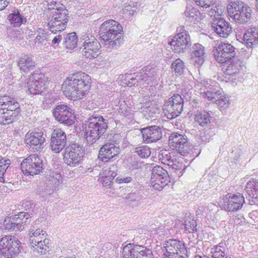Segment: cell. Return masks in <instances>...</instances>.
I'll return each instance as SVG.
<instances>
[{
    "instance_id": "obj_1",
    "label": "cell",
    "mask_w": 258,
    "mask_h": 258,
    "mask_svg": "<svg viewBox=\"0 0 258 258\" xmlns=\"http://www.w3.org/2000/svg\"><path fill=\"white\" fill-rule=\"evenodd\" d=\"M92 81L89 76L79 72L71 75L63 83L62 90L64 95L73 101L85 97L91 88Z\"/></svg>"
},
{
    "instance_id": "obj_2",
    "label": "cell",
    "mask_w": 258,
    "mask_h": 258,
    "mask_svg": "<svg viewBox=\"0 0 258 258\" xmlns=\"http://www.w3.org/2000/svg\"><path fill=\"white\" fill-rule=\"evenodd\" d=\"M69 20L68 12L64 6L59 2L50 3L47 10V21L49 31L58 33L66 29Z\"/></svg>"
},
{
    "instance_id": "obj_3",
    "label": "cell",
    "mask_w": 258,
    "mask_h": 258,
    "mask_svg": "<svg viewBox=\"0 0 258 258\" xmlns=\"http://www.w3.org/2000/svg\"><path fill=\"white\" fill-rule=\"evenodd\" d=\"M99 34L102 40L108 47L117 48L123 41L124 32L121 24L110 20L103 23L100 27Z\"/></svg>"
},
{
    "instance_id": "obj_4",
    "label": "cell",
    "mask_w": 258,
    "mask_h": 258,
    "mask_svg": "<svg viewBox=\"0 0 258 258\" xmlns=\"http://www.w3.org/2000/svg\"><path fill=\"white\" fill-rule=\"evenodd\" d=\"M107 127V121L101 116L90 117L84 126L85 137L87 144L90 145L95 144L104 134Z\"/></svg>"
},
{
    "instance_id": "obj_5",
    "label": "cell",
    "mask_w": 258,
    "mask_h": 258,
    "mask_svg": "<svg viewBox=\"0 0 258 258\" xmlns=\"http://www.w3.org/2000/svg\"><path fill=\"white\" fill-rule=\"evenodd\" d=\"M20 113V107L16 101L9 97H1L0 122L2 125L15 123L19 118Z\"/></svg>"
},
{
    "instance_id": "obj_6",
    "label": "cell",
    "mask_w": 258,
    "mask_h": 258,
    "mask_svg": "<svg viewBox=\"0 0 258 258\" xmlns=\"http://www.w3.org/2000/svg\"><path fill=\"white\" fill-rule=\"evenodd\" d=\"M29 239L32 248L38 254H47L51 249L50 240L46 232L42 229L32 231Z\"/></svg>"
},
{
    "instance_id": "obj_7",
    "label": "cell",
    "mask_w": 258,
    "mask_h": 258,
    "mask_svg": "<svg viewBox=\"0 0 258 258\" xmlns=\"http://www.w3.org/2000/svg\"><path fill=\"white\" fill-rule=\"evenodd\" d=\"M227 11L230 17L239 23L248 22L251 16L249 6L239 1L231 2L227 7Z\"/></svg>"
},
{
    "instance_id": "obj_8",
    "label": "cell",
    "mask_w": 258,
    "mask_h": 258,
    "mask_svg": "<svg viewBox=\"0 0 258 258\" xmlns=\"http://www.w3.org/2000/svg\"><path fill=\"white\" fill-rule=\"evenodd\" d=\"M0 250L5 257L12 258L17 256L21 252L22 245L15 237L6 236L3 237L0 242Z\"/></svg>"
},
{
    "instance_id": "obj_9",
    "label": "cell",
    "mask_w": 258,
    "mask_h": 258,
    "mask_svg": "<svg viewBox=\"0 0 258 258\" xmlns=\"http://www.w3.org/2000/svg\"><path fill=\"white\" fill-rule=\"evenodd\" d=\"M31 220L30 215L27 212L7 217L4 222V227L10 231H20L24 229Z\"/></svg>"
},
{
    "instance_id": "obj_10",
    "label": "cell",
    "mask_w": 258,
    "mask_h": 258,
    "mask_svg": "<svg viewBox=\"0 0 258 258\" xmlns=\"http://www.w3.org/2000/svg\"><path fill=\"white\" fill-rule=\"evenodd\" d=\"M163 258H188L185 244L176 240H169L164 243Z\"/></svg>"
},
{
    "instance_id": "obj_11",
    "label": "cell",
    "mask_w": 258,
    "mask_h": 258,
    "mask_svg": "<svg viewBox=\"0 0 258 258\" xmlns=\"http://www.w3.org/2000/svg\"><path fill=\"white\" fill-rule=\"evenodd\" d=\"M21 169L24 175L34 176L43 172L44 164L40 157L37 155H31L22 162Z\"/></svg>"
},
{
    "instance_id": "obj_12",
    "label": "cell",
    "mask_w": 258,
    "mask_h": 258,
    "mask_svg": "<svg viewBox=\"0 0 258 258\" xmlns=\"http://www.w3.org/2000/svg\"><path fill=\"white\" fill-rule=\"evenodd\" d=\"M183 106L184 101L182 97L176 95L165 102L163 108V113L167 118L173 119L182 113Z\"/></svg>"
},
{
    "instance_id": "obj_13",
    "label": "cell",
    "mask_w": 258,
    "mask_h": 258,
    "mask_svg": "<svg viewBox=\"0 0 258 258\" xmlns=\"http://www.w3.org/2000/svg\"><path fill=\"white\" fill-rule=\"evenodd\" d=\"M84 153L82 146L77 144H72L64 151V161L68 166H76L82 161Z\"/></svg>"
},
{
    "instance_id": "obj_14",
    "label": "cell",
    "mask_w": 258,
    "mask_h": 258,
    "mask_svg": "<svg viewBox=\"0 0 258 258\" xmlns=\"http://www.w3.org/2000/svg\"><path fill=\"white\" fill-rule=\"evenodd\" d=\"M81 50L83 55L89 59L97 58L101 52L99 43L94 36L91 35H88L84 38Z\"/></svg>"
},
{
    "instance_id": "obj_15",
    "label": "cell",
    "mask_w": 258,
    "mask_h": 258,
    "mask_svg": "<svg viewBox=\"0 0 258 258\" xmlns=\"http://www.w3.org/2000/svg\"><path fill=\"white\" fill-rule=\"evenodd\" d=\"M170 177L166 171L161 166H155L152 170L150 180L152 187L158 191L162 190L169 183Z\"/></svg>"
},
{
    "instance_id": "obj_16",
    "label": "cell",
    "mask_w": 258,
    "mask_h": 258,
    "mask_svg": "<svg viewBox=\"0 0 258 258\" xmlns=\"http://www.w3.org/2000/svg\"><path fill=\"white\" fill-rule=\"evenodd\" d=\"M53 115L59 123L68 126L73 125L76 121L74 112L66 105L57 106L53 111Z\"/></svg>"
},
{
    "instance_id": "obj_17",
    "label": "cell",
    "mask_w": 258,
    "mask_h": 258,
    "mask_svg": "<svg viewBox=\"0 0 258 258\" xmlns=\"http://www.w3.org/2000/svg\"><path fill=\"white\" fill-rule=\"evenodd\" d=\"M123 258H154L148 249L135 244H128L123 249Z\"/></svg>"
},
{
    "instance_id": "obj_18",
    "label": "cell",
    "mask_w": 258,
    "mask_h": 258,
    "mask_svg": "<svg viewBox=\"0 0 258 258\" xmlns=\"http://www.w3.org/2000/svg\"><path fill=\"white\" fill-rule=\"evenodd\" d=\"M27 86L32 94L40 95L45 91L48 86V80L43 74L35 73L30 77Z\"/></svg>"
},
{
    "instance_id": "obj_19",
    "label": "cell",
    "mask_w": 258,
    "mask_h": 258,
    "mask_svg": "<svg viewBox=\"0 0 258 258\" xmlns=\"http://www.w3.org/2000/svg\"><path fill=\"white\" fill-rule=\"evenodd\" d=\"M244 202V198L241 194H231L223 199L222 208L228 212H236L242 209Z\"/></svg>"
},
{
    "instance_id": "obj_20",
    "label": "cell",
    "mask_w": 258,
    "mask_h": 258,
    "mask_svg": "<svg viewBox=\"0 0 258 258\" xmlns=\"http://www.w3.org/2000/svg\"><path fill=\"white\" fill-rule=\"evenodd\" d=\"M216 60L224 64L235 57L236 53L234 47L226 43H222L216 47L213 51Z\"/></svg>"
},
{
    "instance_id": "obj_21",
    "label": "cell",
    "mask_w": 258,
    "mask_h": 258,
    "mask_svg": "<svg viewBox=\"0 0 258 258\" xmlns=\"http://www.w3.org/2000/svg\"><path fill=\"white\" fill-rule=\"evenodd\" d=\"M25 143L32 150L40 151L43 148L45 138L41 131L33 130L26 135Z\"/></svg>"
},
{
    "instance_id": "obj_22",
    "label": "cell",
    "mask_w": 258,
    "mask_h": 258,
    "mask_svg": "<svg viewBox=\"0 0 258 258\" xmlns=\"http://www.w3.org/2000/svg\"><path fill=\"white\" fill-rule=\"evenodd\" d=\"M169 145L171 149L183 156H186L189 151V146L186 138L178 133L172 134L169 138Z\"/></svg>"
},
{
    "instance_id": "obj_23",
    "label": "cell",
    "mask_w": 258,
    "mask_h": 258,
    "mask_svg": "<svg viewBox=\"0 0 258 258\" xmlns=\"http://www.w3.org/2000/svg\"><path fill=\"white\" fill-rule=\"evenodd\" d=\"M190 43V37L186 32L176 35L172 40L171 46L175 53H184L188 48Z\"/></svg>"
},
{
    "instance_id": "obj_24",
    "label": "cell",
    "mask_w": 258,
    "mask_h": 258,
    "mask_svg": "<svg viewBox=\"0 0 258 258\" xmlns=\"http://www.w3.org/2000/svg\"><path fill=\"white\" fill-rule=\"evenodd\" d=\"M160 161L163 164L175 170H179L183 167V163L174 154L168 150H163L160 153Z\"/></svg>"
},
{
    "instance_id": "obj_25",
    "label": "cell",
    "mask_w": 258,
    "mask_h": 258,
    "mask_svg": "<svg viewBox=\"0 0 258 258\" xmlns=\"http://www.w3.org/2000/svg\"><path fill=\"white\" fill-rule=\"evenodd\" d=\"M67 137L61 129H57L54 131L51 137L50 147L54 152H60L65 146Z\"/></svg>"
},
{
    "instance_id": "obj_26",
    "label": "cell",
    "mask_w": 258,
    "mask_h": 258,
    "mask_svg": "<svg viewBox=\"0 0 258 258\" xmlns=\"http://www.w3.org/2000/svg\"><path fill=\"white\" fill-rule=\"evenodd\" d=\"M120 149L117 145L108 144L103 146L98 153V159L102 162H107L118 156Z\"/></svg>"
},
{
    "instance_id": "obj_27",
    "label": "cell",
    "mask_w": 258,
    "mask_h": 258,
    "mask_svg": "<svg viewBox=\"0 0 258 258\" xmlns=\"http://www.w3.org/2000/svg\"><path fill=\"white\" fill-rule=\"evenodd\" d=\"M144 141L145 143L152 144L156 143L162 138L161 129L157 126H151L143 129Z\"/></svg>"
},
{
    "instance_id": "obj_28",
    "label": "cell",
    "mask_w": 258,
    "mask_h": 258,
    "mask_svg": "<svg viewBox=\"0 0 258 258\" xmlns=\"http://www.w3.org/2000/svg\"><path fill=\"white\" fill-rule=\"evenodd\" d=\"M212 27L215 32L222 37L228 36L231 32L229 23L222 18H215L212 21Z\"/></svg>"
},
{
    "instance_id": "obj_29",
    "label": "cell",
    "mask_w": 258,
    "mask_h": 258,
    "mask_svg": "<svg viewBox=\"0 0 258 258\" xmlns=\"http://www.w3.org/2000/svg\"><path fill=\"white\" fill-rule=\"evenodd\" d=\"M190 54L192 60L198 65H201L204 60V48L200 45L195 44L193 46Z\"/></svg>"
},
{
    "instance_id": "obj_30",
    "label": "cell",
    "mask_w": 258,
    "mask_h": 258,
    "mask_svg": "<svg viewBox=\"0 0 258 258\" xmlns=\"http://www.w3.org/2000/svg\"><path fill=\"white\" fill-rule=\"evenodd\" d=\"M242 63L240 60L234 57L224 63L223 70L227 74H233L239 72Z\"/></svg>"
},
{
    "instance_id": "obj_31",
    "label": "cell",
    "mask_w": 258,
    "mask_h": 258,
    "mask_svg": "<svg viewBox=\"0 0 258 258\" xmlns=\"http://www.w3.org/2000/svg\"><path fill=\"white\" fill-rule=\"evenodd\" d=\"M243 40L248 47H254L258 43V30L256 28L248 30L244 34Z\"/></svg>"
},
{
    "instance_id": "obj_32",
    "label": "cell",
    "mask_w": 258,
    "mask_h": 258,
    "mask_svg": "<svg viewBox=\"0 0 258 258\" xmlns=\"http://www.w3.org/2000/svg\"><path fill=\"white\" fill-rule=\"evenodd\" d=\"M115 176V172L106 170L100 174L99 177V181L104 187L109 186L111 185Z\"/></svg>"
},
{
    "instance_id": "obj_33",
    "label": "cell",
    "mask_w": 258,
    "mask_h": 258,
    "mask_svg": "<svg viewBox=\"0 0 258 258\" xmlns=\"http://www.w3.org/2000/svg\"><path fill=\"white\" fill-rule=\"evenodd\" d=\"M18 66L22 71L28 72L35 68V64L31 58L23 57L18 62Z\"/></svg>"
},
{
    "instance_id": "obj_34",
    "label": "cell",
    "mask_w": 258,
    "mask_h": 258,
    "mask_svg": "<svg viewBox=\"0 0 258 258\" xmlns=\"http://www.w3.org/2000/svg\"><path fill=\"white\" fill-rule=\"evenodd\" d=\"M195 121L201 126H205L210 123V116L208 113L201 111L196 114Z\"/></svg>"
},
{
    "instance_id": "obj_35",
    "label": "cell",
    "mask_w": 258,
    "mask_h": 258,
    "mask_svg": "<svg viewBox=\"0 0 258 258\" xmlns=\"http://www.w3.org/2000/svg\"><path fill=\"white\" fill-rule=\"evenodd\" d=\"M78 40V36H77L76 33L72 32L67 35L64 44H65L67 48L73 50L77 47Z\"/></svg>"
},
{
    "instance_id": "obj_36",
    "label": "cell",
    "mask_w": 258,
    "mask_h": 258,
    "mask_svg": "<svg viewBox=\"0 0 258 258\" xmlns=\"http://www.w3.org/2000/svg\"><path fill=\"white\" fill-rule=\"evenodd\" d=\"M248 194L252 198L258 199V183L256 181L249 182L246 187Z\"/></svg>"
},
{
    "instance_id": "obj_37",
    "label": "cell",
    "mask_w": 258,
    "mask_h": 258,
    "mask_svg": "<svg viewBox=\"0 0 258 258\" xmlns=\"http://www.w3.org/2000/svg\"><path fill=\"white\" fill-rule=\"evenodd\" d=\"M8 19L13 27L18 28L24 23V18L19 14L15 13L12 14L8 16Z\"/></svg>"
},
{
    "instance_id": "obj_38",
    "label": "cell",
    "mask_w": 258,
    "mask_h": 258,
    "mask_svg": "<svg viewBox=\"0 0 258 258\" xmlns=\"http://www.w3.org/2000/svg\"><path fill=\"white\" fill-rule=\"evenodd\" d=\"M186 229L189 233H195L196 231V223L194 218L191 216L186 217L185 221Z\"/></svg>"
},
{
    "instance_id": "obj_39",
    "label": "cell",
    "mask_w": 258,
    "mask_h": 258,
    "mask_svg": "<svg viewBox=\"0 0 258 258\" xmlns=\"http://www.w3.org/2000/svg\"><path fill=\"white\" fill-rule=\"evenodd\" d=\"M136 75H126L121 77L120 83L122 85H132L135 83L136 81Z\"/></svg>"
},
{
    "instance_id": "obj_40",
    "label": "cell",
    "mask_w": 258,
    "mask_h": 258,
    "mask_svg": "<svg viewBox=\"0 0 258 258\" xmlns=\"http://www.w3.org/2000/svg\"><path fill=\"white\" fill-rule=\"evenodd\" d=\"M172 68L177 74L181 75L184 71V63L182 60L177 59L173 62Z\"/></svg>"
},
{
    "instance_id": "obj_41",
    "label": "cell",
    "mask_w": 258,
    "mask_h": 258,
    "mask_svg": "<svg viewBox=\"0 0 258 258\" xmlns=\"http://www.w3.org/2000/svg\"><path fill=\"white\" fill-rule=\"evenodd\" d=\"M136 151L138 156L142 159H147L151 154V150L147 146L139 147L136 148Z\"/></svg>"
},
{
    "instance_id": "obj_42",
    "label": "cell",
    "mask_w": 258,
    "mask_h": 258,
    "mask_svg": "<svg viewBox=\"0 0 258 258\" xmlns=\"http://www.w3.org/2000/svg\"><path fill=\"white\" fill-rule=\"evenodd\" d=\"M10 165V161L5 159L1 158V182H4V175Z\"/></svg>"
},
{
    "instance_id": "obj_43",
    "label": "cell",
    "mask_w": 258,
    "mask_h": 258,
    "mask_svg": "<svg viewBox=\"0 0 258 258\" xmlns=\"http://www.w3.org/2000/svg\"><path fill=\"white\" fill-rule=\"evenodd\" d=\"M212 256L213 258H227L221 247H216L212 250Z\"/></svg>"
},
{
    "instance_id": "obj_44",
    "label": "cell",
    "mask_w": 258,
    "mask_h": 258,
    "mask_svg": "<svg viewBox=\"0 0 258 258\" xmlns=\"http://www.w3.org/2000/svg\"><path fill=\"white\" fill-rule=\"evenodd\" d=\"M196 3L199 5L200 7H203V8H208L210 7L211 5H212L213 3H214V1H196Z\"/></svg>"
},
{
    "instance_id": "obj_45",
    "label": "cell",
    "mask_w": 258,
    "mask_h": 258,
    "mask_svg": "<svg viewBox=\"0 0 258 258\" xmlns=\"http://www.w3.org/2000/svg\"><path fill=\"white\" fill-rule=\"evenodd\" d=\"M132 181L131 177L120 178L117 180V183L119 184L129 183Z\"/></svg>"
},
{
    "instance_id": "obj_46",
    "label": "cell",
    "mask_w": 258,
    "mask_h": 258,
    "mask_svg": "<svg viewBox=\"0 0 258 258\" xmlns=\"http://www.w3.org/2000/svg\"><path fill=\"white\" fill-rule=\"evenodd\" d=\"M61 39H62L61 36L59 35L54 38V40H53V43L54 44H59Z\"/></svg>"
},
{
    "instance_id": "obj_47",
    "label": "cell",
    "mask_w": 258,
    "mask_h": 258,
    "mask_svg": "<svg viewBox=\"0 0 258 258\" xmlns=\"http://www.w3.org/2000/svg\"><path fill=\"white\" fill-rule=\"evenodd\" d=\"M9 2L8 1H1V10H3L8 5Z\"/></svg>"
},
{
    "instance_id": "obj_48",
    "label": "cell",
    "mask_w": 258,
    "mask_h": 258,
    "mask_svg": "<svg viewBox=\"0 0 258 258\" xmlns=\"http://www.w3.org/2000/svg\"><path fill=\"white\" fill-rule=\"evenodd\" d=\"M195 258H209L207 256H200V255H197L196 256Z\"/></svg>"
},
{
    "instance_id": "obj_49",
    "label": "cell",
    "mask_w": 258,
    "mask_h": 258,
    "mask_svg": "<svg viewBox=\"0 0 258 258\" xmlns=\"http://www.w3.org/2000/svg\"><path fill=\"white\" fill-rule=\"evenodd\" d=\"M256 8H257V10L258 11V1H256Z\"/></svg>"
},
{
    "instance_id": "obj_50",
    "label": "cell",
    "mask_w": 258,
    "mask_h": 258,
    "mask_svg": "<svg viewBox=\"0 0 258 258\" xmlns=\"http://www.w3.org/2000/svg\"><path fill=\"white\" fill-rule=\"evenodd\" d=\"M75 258V257H67V258Z\"/></svg>"
}]
</instances>
